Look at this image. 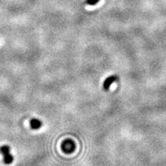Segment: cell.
I'll use <instances>...</instances> for the list:
<instances>
[{
    "label": "cell",
    "mask_w": 166,
    "mask_h": 166,
    "mask_svg": "<svg viewBox=\"0 0 166 166\" xmlns=\"http://www.w3.org/2000/svg\"><path fill=\"white\" fill-rule=\"evenodd\" d=\"M62 149L66 154H71L75 151V145L73 141L71 139H67L62 144Z\"/></svg>",
    "instance_id": "6da1fadb"
},
{
    "label": "cell",
    "mask_w": 166,
    "mask_h": 166,
    "mask_svg": "<svg viewBox=\"0 0 166 166\" xmlns=\"http://www.w3.org/2000/svg\"><path fill=\"white\" fill-rule=\"evenodd\" d=\"M118 77L116 75H111V76L108 77L104 81L103 83V89L104 90H109V88H110L111 85L114 83V82L118 81Z\"/></svg>",
    "instance_id": "7a4b0ae2"
},
{
    "label": "cell",
    "mask_w": 166,
    "mask_h": 166,
    "mask_svg": "<svg viewBox=\"0 0 166 166\" xmlns=\"http://www.w3.org/2000/svg\"><path fill=\"white\" fill-rule=\"evenodd\" d=\"M42 121L39 119H37V118H32V119L30 121V126L32 129L34 130H36V129H39L42 127Z\"/></svg>",
    "instance_id": "3957f363"
},
{
    "label": "cell",
    "mask_w": 166,
    "mask_h": 166,
    "mask_svg": "<svg viewBox=\"0 0 166 166\" xmlns=\"http://www.w3.org/2000/svg\"><path fill=\"white\" fill-rule=\"evenodd\" d=\"M13 156H12L10 153L3 155V162H4V163L6 164V165H9V164L12 163V162H13Z\"/></svg>",
    "instance_id": "277c9868"
},
{
    "label": "cell",
    "mask_w": 166,
    "mask_h": 166,
    "mask_svg": "<svg viewBox=\"0 0 166 166\" xmlns=\"http://www.w3.org/2000/svg\"><path fill=\"white\" fill-rule=\"evenodd\" d=\"M0 153L2 155L10 153V147L9 145H2V146H1L0 147Z\"/></svg>",
    "instance_id": "5b68a950"
},
{
    "label": "cell",
    "mask_w": 166,
    "mask_h": 166,
    "mask_svg": "<svg viewBox=\"0 0 166 166\" xmlns=\"http://www.w3.org/2000/svg\"><path fill=\"white\" fill-rule=\"evenodd\" d=\"M99 0H87V3H88V5H91V6H92V5H96V3L99 2Z\"/></svg>",
    "instance_id": "8992f818"
}]
</instances>
